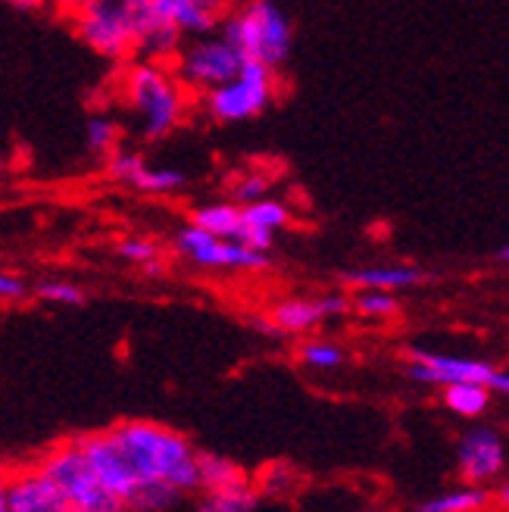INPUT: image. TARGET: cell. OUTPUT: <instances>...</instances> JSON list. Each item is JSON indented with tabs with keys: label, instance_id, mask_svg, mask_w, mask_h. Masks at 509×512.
<instances>
[{
	"label": "cell",
	"instance_id": "1",
	"mask_svg": "<svg viewBox=\"0 0 509 512\" xmlns=\"http://www.w3.org/2000/svg\"><path fill=\"white\" fill-rule=\"evenodd\" d=\"M107 434L135 484V497L129 500L132 512H163L200 488L197 450L182 431L132 419L107 428Z\"/></svg>",
	"mask_w": 509,
	"mask_h": 512
},
{
	"label": "cell",
	"instance_id": "2",
	"mask_svg": "<svg viewBox=\"0 0 509 512\" xmlns=\"http://www.w3.org/2000/svg\"><path fill=\"white\" fill-rule=\"evenodd\" d=\"M222 38L232 44L244 60L263 63L272 72L291 57L294 29L285 10L272 0H250L222 25Z\"/></svg>",
	"mask_w": 509,
	"mask_h": 512
},
{
	"label": "cell",
	"instance_id": "3",
	"mask_svg": "<svg viewBox=\"0 0 509 512\" xmlns=\"http://www.w3.org/2000/svg\"><path fill=\"white\" fill-rule=\"evenodd\" d=\"M125 100L138 116L141 135L160 141L172 135L185 116V85L157 63H138L125 75Z\"/></svg>",
	"mask_w": 509,
	"mask_h": 512
},
{
	"label": "cell",
	"instance_id": "4",
	"mask_svg": "<svg viewBox=\"0 0 509 512\" xmlns=\"http://www.w3.org/2000/svg\"><path fill=\"white\" fill-rule=\"evenodd\" d=\"M35 469L60 491L69 512H125V506L100 484V478L91 472L85 456L72 441L47 450L35 463Z\"/></svg>",
	"mask_w": 509,
	"mask_h": 512
},
{
	"label": "cell",
	"instance_id": "5",
	"mask_svg": "<svg viewBox=\"0 0 509 512\" xmlns=\"http://www.w3.org/2000/svg\"><path fill=\"white\" fill-rule=\"evenodd\" d=\"M138 10H129L113 0H88V4L75 13L79 25V38L100 57L122 60L135 54L138 47Z\"/></svg>",
	"mask_w": 509,
	"mask_h": 512
},
{
	"label": "cell",
	"instance_id": "6",
	"mask_svg": "<svg viewBox=\"0 0 509 512\" xmlns=\"http://www.w3.org/2000/svg\"><path fill=\"white\" fill-rule=\"evenodd\" d=\"M275 97V72L263 63L244 60L232 82L207 91V113L216 122H244L260 116Z\"/></svg>",
	"mask_w": 509,
	"mask_h": 512
},
{
	"label": "cell",
	"instance_id": "7",
	"mask_svg": "<svg viewBox=\"0 0 509 512\" xmlns=\"http://www.w3.org/2000/svg\"><path fill=\"white\" fill-rule=\"evenodd\" d=\"M406 375L422 384H485L488 391L506 394L509 391V375L494 369L488 360H472V356H447V353H428V350H413Z\"/></svg>",
	"mask_w": 509,
	"mask_h": 512
},
{
	"label": "cell",
	"instance_id": "8",
	"mask_svg": "<svg viewBox=\"0 0 509 512\" xmlns=\"http://www.w3.org/2000/svg\"><path fill=\"white\" fill-rule=\"evenodd\" d=\"M241 63H244V57L222 35L219 38L203 35L178 54L175 72H178V82L182 85L197 88V91H213L225 82H232Z\"/></svg>",
	"mask_w": 509,
	"mask_h": 512
},
{
	"label": "cell",
	"instance_id": "9",
	"mask_svg": "<svg viewBox=\"0 0 509 512\" xmlns=\"http://www.w3.org/2000/svg\"><path fill=\"white\" fill-rule=\"evenodd\" d=\"M175 247H178V253H185L191 263L207 266V269H253V272H260V269L272 266L269 253H257V250L241 247L238 241L216 238L197 225L182 228L175 238Z\"/></svg>",
	"mask_w": 509,
	"mask_h": 512
},
{
	"label": "cell",
	"instance_id": "10",
	"mask_svg": "<svg viewBox=\"0 0 509 512\" xmlns=\"http://www.w3.org/2000/svg\"><path fill=\"white\" fill-rule=\"evenodd\" d=\"M456 459H460L463 481H469L472 488H485V484L503 475V466H506L503 434L488 425L469 428L460 438V447H456Z\"/></svg>",
	"mask_w": 509,
	"mask_h": 512
},
{
	"label": "cell",
	"instance_id": "11",
	"mask_svg": "<svg viewBox=\"0 0 509 512\" xmlns=\"http://www.w3.org/2000/svg\"><path fill=\"white\" fill-rule=\"evenodd\" d=\"M79 447V453L85 456V463L91 466V472L100 478V484L129 509V500L135 497V484L132 475L125 469V459L119 456L116 444L110 441L107 431H97V434H82V438L72 441Z\"/></svg>",
	"mask_w": 509,
	"mask_h": 512
},
{
	"label": "cell",
	"instance_id": "12",
	"mask_svg": "<svg viewBox=\"0 0 509 512\" xmlns=\"http://www.w3.org/2000/svg\"><path fill=\"white\" fill-rule=\"evenodd\" d=\"M350 310V300L341 294H328L316 300H285L272 310V322L263 325L266 331L275 335H303V331H313L322 325L328 316H344Z\"/></svg>",
	"mask_w": 509,
	"mask_h": 512
},
{
	"label": "cell",
	"instance_id": "13",
	"mask_svg": "<svg viewBox=\"0 0 509 512\" xmlns=\"http://www.w3.org/2000/svg\"><path fill=\"white\" fill-rule=\"evenodd\" d=\"M7 506L10 512H69L60 491L38 469L7 475Z\"/></svg>",
	"mask_w": 509,
	"mask_h": 512
},
{
	"label": "cell",
	"instance_id": "14",
	"mask_svg": "<svg viewBox=\"0 0 509 512\" xmlns=\"http://www.w3.org/2000/svg\"><path fill=\"white\" fill-rule=\"evenodd\" d=\"M147 7L154 10L160 19H166L172 29H178L182 35L203 38L219 25V16L210 13L207 7H200L197 0H150Z\"/></svg>",
	"mask_w": 509,
	"mask_h": 512
},
{
	"label": "cell",
	"instance_id": "15",
	"mask_svg": "<svg viewBox=\"0 0 509 512\" xmlns=\"http://www.w3.org/2000/svg\"><path fill=\"white\" fill-rule=\"evenodd\" d=\"M428 275L416 266H366L344 275L347 285L360 291H406L422 285Z\"/></svg>",
	"mask_w": 509,
	"mask_h": 512
},
{
	"label": "cell",
	"instance_id": "16",
	"mask_svg": "<svg viewBox=\"0 0 509 512\" xmlns=\"http://www.w3.org/2000/svg\"><path fill=\"white\" fill-rule=\"evenodd\" d=\"M138 47L141 54L154 57V60H166V57H175L178 47H182V32L172 29L166 19H160L150 7H141L138 13Z\"/></svg>",
	"mask_w": 509,
	"mask_h": 512
},
{
	"label": "cell",
	"instance_id": "17",
	"mask_svg": "<svg viewBox=\"0 0 509 512\" xmlns=\"http://www.w3.org/2000/svg\"><path fill=\"white\" fill-rule=\"evenodd\" d=\"M197 481L203 491H228V488H244V484H250L247 472L238 463L216 453H197Z\"/></svg>",
	"mask_w": 509,
	"mask_h": 512
},
{
	"label": "cell",
	"instance_id": "18",
	"mask_svg": "<svg viewBox=\"0 0 509 512\" xmlns=\"http://www.w3.org/2000/svg\"><path fill=\"white\" fill-rule=\"evenodd\" d=\"M444 406L450 413L463 416V419H481L488 413L491 406V391L485 384H472V381H463V384H447L444 388Z\"/></svg>",
	"mask_w": 509,
	"mask_h": 512
},
{
	"label": "cell",
	"instance_id": "19",
	"mask_svg": "<svg viewBox=\"0 0 509 512\" xmlns=\"http://www.w3.org/2000/svg\"><path fill=\"white\" fill-rule=\"evenodd\" d=\"M191 225L203 228V232H210L216 238L235 241L238 228H241V207L238 203H210V207L194 210Z\"/></svg>",
	"mask_w": 509,
	"mask_h": 512
},
{
	"label": "cell",
	"instance_id": "20",
	"mask_svg": "<svg viewBox=\"0 0 509 512\" xmlns=\"http://www.w3.org/2000/svg\"><path fill=\"white\" fill-rule=\"evenodd\" d=\"M491 503L488 488H460V491H447L431 497L419 506V512H478Z\"/></svg>",
	"mask_w": 509,
	"mask_h": 512
},
{
	"label": "cell",
	"instance_id": "21",
	"mask_svg": "<svg viewBox=\"0 0 509 512\" xmlns=\"http://www.w3.org/2000/svg\"><path fill=\"white\" fill-rule=\"evenodd\" d=\"M260 503V494L244 484V488H228V491H207L200 500L197 512H253Z\"/></svg>",
	"mask_w": 509,
	"mask_h": 512
},
{
	"label": "cell",
	"instance_id": "22",
	"mask_svg": "<svg viewBox=\"0 0 509 512\" xmlns=\"http://www.w3.org/2000/svg\"><path fill=\"white\" fill-rule=\"evenodd\" d=\"M241 219L257 225V228H266V232H282L291 219V213L282 200L263 197V200H253V203H247V207H241Z\"/></svg>",
	"mask_w": 509,
	"mask_h": 512
},
{
	"label": "cell",
	"instance_id": "23",
	"mask_svg": "<svg viewBox=\"0 0 509 512\" xmlns=\"http://www.w3.org/2000/svg\"><path fill=\"white\" fill-rule=\"evenodd\" d=\"M300 363L316 372H332L347 363V350L335 341H307L300 347Z\"/></svg>",
	"mask_w": 509,
	"mask_h": 512
},
{
	"label": "cell",
	"instance_id": "24",
	"mask_svg": "<svg viewBox=\"0 0 509 512\" xmlns=\"http://www.w3.org/2000/svg\"><path fill=\"white\" fill-rule=\"evenodd\" d=\"M119 141V125L110 116H91L85 125V144L91 157H110Z\"/></svg>",
	"mask_w": 509,
	"mask_h": 512
},
{
	"label": "cell",
	"instance_id": "25",
	"mask_svg": "<svg viewBox=\"0 0 509 512\" xmlns=\"http://www.w3.org/2000/svg\"><path fill=\"white\" fill-rule=\"evenodd\" d=\"M185 185V175L178 169H157V166H141V172L135 175L132 188L144 191V194H172Z\"/></svg>",
	"mask_w": 509,
	"mask_h": 512
},
{
	"label": "cell",
	"instance_id": "26",
	"mask_svg": "<svg viewBox=\"0 0 509 512\" xmlns=\"http://www.w3.org/2000/svg\"><path fill=\"white\" fill-rule=\"evenodd\" d=\"M353 310L360 316H372V319H388L400 310V303L391 291H363L353 300Z\"/></svg>",
	"mask_w": 509,
	"mask_h": 512
},
{
	"label": "cell",
	"instance_id": "27",
	"mask_svg": "<svg viewBox=\"0 0 509 512\" xmlns=\"http://www.w3.org/2000/svg\"><path fill=\"white\" fill-rule=\"evenodd\" d=\"M35 294L47 303H57V306H82L85 303V291L79 285H72V281H41Z\"/></svg>",
	"mask_w": 509,
	"mask_h": 512
},
{
	"label": "cell",
	"instance_id": "28",
	"mask_svg": "<svg viewBox=\"0 0 509 512\" xmlns=\"http://www.w3.org/2000/svg\"><path fill=\"white\" fill-rule=\"evenodd\" d=\"M144 163H147V160L141 157V153L122 150V153H110V166H107V172H110V178H116V182L132 185V182H135V175L141 172Z\"/></svg>",
	"mask_w": 509,
	"mask_h": 512
},
{
	"label": "cell",
	"instance_id": "29",
	"mask_svg": "<svg viewBox=\"0 0 509 512\" xmlns=\"http://www.w3.org/2000/svg\"><path fill=\"white\" fill-rule=\"evenodd\" d=\"M232 194H235V200H241V207H247V203L263 200V197L269 194V178H266V175H260V172L244 175L241 182H235Z\"/></svg>",
	"mask_w": 509,
	"mask_h": 512
},
{
	"label": "cell",
	"instance_id": "30",
	"mask_svg": "<svg viewBox=\"0 0 509 512\" xmlns=\"http://www.w3.org/2000/svg\"><path fill=\"white\" fill-rule=\"evenodd\" d=\"M157 244L154 241H144V238H129V241H122L119 244V256H125L129 263H150V260H157Z\"/></svg>",
	"mask_w": 509,
	"mask_h": 512
},
{
	"label": "cell",
	"instance_id": "31",
	"mask_svg": "<svg viewBox=\"0 0 509 512\" xmlns=\"http://www.w3.org/2000/svg\"><path fill=\"white\" fill-rule=\"evenodd\" d=\"M29 285L19 278V275H10V272H0V300H19L25 297Z\"/></svg>",
	"mask_w": 509,
	"mask_h": 512
},
{
	"label": "cell",
	"instance_id": "32",
	"mask_svg": "<svg viewBox=\"0 0 509 512\" xmlns=\"http://www.w3.org/2000/svg\"><path fill=\"white\" fill-rule=\"evenodd\" d=\"M54 4H57L60 10H66V13H79V10L88 4V0H54Z\"/></svg>",
	"mask_w": 509,
	"mask_h": 512
},
{
	"label": "cell",
	"instance_id": "33",
	"mask_svg": "<svg viewBox=\"0 0 509 512\" xmlns=\"http://www.w3.org/2000/svg\"><path fill=\"white\" fill-rule=\"evenodd\" d=\"M200 7H207L210 13H216V16H222L225 13V7H228V0H197Z\"/></svg>",
	"mask_w": 509,
	"mask_h": 512
},
{
	"label": "cell",
	"instance_id": "34",
	"mask_svg": "<svg viewBox=\"0 0 509 512\" xmlns=\"http://www.w3.org/2000/svg\"><path fill=\"white\" fill-rule=\"evenodd\" d=\"M0 512H10V506H7V472H0Z\"/></svg>",
	"mask_w": 509,
	"mask_h": 512
},
{
	"label": "cell",
	"instance_id": "35",
	"mask_svg": "<svg viewBox=\"0 0 509 512\" xmlns=\"http://www.w3.org/2000/svg\"><path fill=\"white\" fill-rule=\"evenodd\" d=\"M113 4H122V7H129V10H141V7L150 4V0H113Z\"/></svg>",
	"mask_w": 509,
	"mask_h": 512
},
{
	"label": "cell",
	"instance_id": "36",
	"mask_svg": "<svg viewBox=\"0 0 509 512\" xmlns=\"http://www.w3.org/2000/svg\"><path fill=\"white\" fill-rule=\"evenodd\" d=\"M10 4H16V7H38V4H44V0H10Z\"/></svg>",
	"mask_w": 509,
	"mask_h": 512
}]
</instances>
